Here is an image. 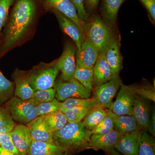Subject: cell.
Here are the masks:
<instances>
[{
    "instance_id": "cell-39",
    "label": "cell",
    "mask_w": 155,
    "mask_h": 155,
    "mask_svg": "<svg viewBox=\"0 0 155 155\" xmlns=\"http://www.w3.org/2000/svg\"><path fill=\"white\" fill-rule=\"evenodd\" d=\"M100 0H84V7L87 14H91L96 10Z\"/></svg>"
},
{
    "instance_id": "cell-1",
    "label": "cell",
    "mask_w": 155,
    "mask_h": 155,
    "mask_svg": "<svg viewBox=\"0 0 155 155\" xmlns=\"http://www.w3.org/2000/svg\"><path fill=\"white\" fill-rule=\"evenodd\" d=\"M36 11L35 0H17L6 24L0 45L1 55L25 38L35 22Z\"/></svg>"
},
{
    "instance_id": "cell-31",
    "label": "cell",
    "mask_w": 155,
    "mask_h": 155,
    "mask_svg": "<svg viewBox=\"0 0 155 155\" xmlns=\"http://www.w3.org/2000/svg\"><path fill=\"white\" fill-rule=\"evenodd\" d=\"M62 103L54 98L52 101L40 104L35 107L38 116H46L61 110Z\"/></svg>"
},
{
    "instance_id": "cell-27",
    "label": "cell",
    "mask_w": 155,
    "mask_h": 155,
    "mask_svg": "<svg viewBox=\"0 0 155 155\" xmlns=\"http://www.w3.org/2000/svg\"><path fill=\"white\" fill-rule=\"evenodd\" d=\"M74 78L90 90L94 88L93 69L76 66Z\"/></svg>"
},
{
    "instance_id": "cell-13",
    "label": "cell",
    "mask_w": 155,
    "mask_h": 155,
    "mask_svg": "<svg viewBox=\"0 0 155 155\" xmlns=\"http://www.w3.org/2000/svg\"><path fill=\"white\" fill-rule=\"evenodd\" d=\"M54 141L51 142L32 140L27 155H72Z\"/></svg>"
},
{
    "instance_id": "cell-34",
    "label": "cell",
    "mask_w": 155,
    "mask_h": 155,
    "mask_svg": "<svg viewBox=\"0 0 155 155\" xmlns=\"http://www.w3.org/2000/svg\"><path fill=\"white\" fill-rule=\"evenodd\" d=\"M134 85V89L136 94L138 96L144 99L155 101V87L148 84Z\"/></svg>"
},
{
    "instance_id": "cell-11",
    "label": "cell",
    "mask_w": 155,
    "mask_h": 155,
    "mask_svg": "<svg viewBox=\"0 0 155 155\" xmlns=\"http://www.w3.org/2000/svg\"><path fill=\"white\" fill-rule=\"evenodd\" d=\"M46 5L55 10L71 19L76 23L84 33L86 22H82L78 16L77 10L70 0H44Z\"/></svg>"
},
{
    "instance_id": "cell-5",
    "label": "cell",
    "mask_w": 155,
    "mask_h": 155,
    "mask_svg": "<svg viewBox=\"0 0 155 155\" xmlns=\"http://www.w3.org/2000/svg\"><path fill=\"white\" fill-rule=\"evenodd\" d=\"M5 108L14 122L22 125H27L38 116L35 107L14 96L5 103Z\"/></svg>"
},
{
    "instance_id": "cell-22",
    "label": "cell",
    "mask_w": 155,
    "mask_h": 155,
    "mask_svg": "<svg viewBox=\"0 0 155 155\" xmlns=\"http://www.w3.org/2000/svg\"><path fill=\"white\" fill-rule=\"evenodd\" d=\"M147 100L137 96L134 105L132 116H133L141 129L147 130L150 119V110Z\"/></svg>"
},
{
    "instance_id": "cell-3",
    "label": "cell",
    "mask_w": 155,
    "mask_h": 155,
    "mask_svg": "<svg viewBox=\"0 0 155 155\" xmlns=\"http://www.w3.org/2000/svg\"><path fill=\"white\" fill-rule=\"evenodd\" d=\"M84 34L97 48L99 53H105L108 48L116 38L110 26L99 15H95L85 23Z\"/></svg>"
},
{
    "instance_id": "cell-12",
    "label": "cell",
    "mask_w": 155,
    "mask_h": 155,
    "mask_svg": "<svg viewBox=\"0 0 155 155\" xmlns=\"http://www.w3.org/2000/svg\"><path fill=\"white\" fill-rule=\"evenodd\" d=\"M99 53L94 45L87 39L76 51V65L85 68L93 69L98 58Z\"/></svg>"
},
{
    "instance_id": "cell-9",
    "label": "cell",
    "mask_w": 155,
    "mask_h": 155,
    "mask_svg": "<svg viewBox=\"0 0 155 155\" xmlns=\"http://www.w3.org/2000/svg\"><path fill=\"white\" fill-rule=\"evenodd\" d=\"M76 49L71 43L65 45L61 57L57 60L59 71H61V80L68 81L74 78L76 68Z\"/></svg>"
},
{
    "instance_id": "cell-40",
    "label": "cell",
    "mask_w": 155,
    "mask_h": 155,
    "mask_svg": "<svg viewBox=\"0 0 155 155\" xmlns=\"http://www.w3.org/2000/svg\"><path fill=\"white\" fill-rule=\"evenodd\" d=\"M146 7L152 19L155 21V0H140Z\"/></svg>"
},
{
    "instance_id": "cell-26",
    "label": "cell",
    "mask_w": 155,
    "mask_h": 155,
    "mask_svg": "<svg viewBox=\"0 0 155 155\" xmlns=\"http://www.w3.org/2000/svg\"><path fill=\"white\" fill-rule=\"evenodd\" d=\"M44 116L48 128L53 133L61 130L68 123L67 117L61 110Z\"/></svg>"
},
{
    "instance_id": "cell-10",
    "label": "cell",
    "mask_w": 155,
    "mask_h": 155,
    "mask_svg": "<svg viewBox=\"0 0 155 155\" xmlns=\"http://www.w3.org/2000/svg\"><path fill=\"white\" fill-rule=\"evenodd\" d=\"M52 11L57 17L62 30L72 39L76 45V51H78L86 38L83 31L71 19L56 10Z\"/></svg>"
},
{
    "instance_id": "cell-33",
    "label": "cell",
    "mask_w": 155,
    "mask_h": 155,
    "mask_svg": "<svg viewBox=\"0 0 155 155\" xmlns=\"http://www.w3.org/2000/svg\"><path fill=\"white\" fill-rule=\"evenodd\" d=\"M114 129V122L113 118L107 114L102 121L93 130L92 134H104L110 132Z\"/></svg>"
},
{
    "instance_id": "cell-32",
    "label": "cell",
    "mask_w": 155,
    "mask_h": 155,
    "mask_svg": "<svg viewBox=\"0 0 155 155\" xmlns=\"http://www.w3.org/2000/svg\"><path fill=\"white\" fill-rule=\"evenodd\" d=\"M93 108H75L63 111L67 117L68 122H80Z\"/></svg>"
},
{
    "instance_id": "cell-8",
    "label": "cell",
    "mask_w": 155,
    "mask_h": 155,
    "mask_svg": "<svg viewBox=\"0 0 155 155\" xmlns=\"http://www.w3.org/2000/svg\"><path fill=\"white\" fill-rule=\"evenodd\" d=\"M137 97L134 85H125L122 84L110 109L111 111L117 115L132 116L134 105Z\"/></svg>"
},
{
    "instance_id": "cell-25",
    "label": "cell",
    "mask_w": 155,
    "mask_h": 155,
    "mask_svg": "<svg viewBox=\"0 0 155 155\" xmlns=\"http://www.w3.org/2000/svg\"><path fill=\"white\" fill-rule=\"evenodd\" d=\"M107 115L105 109L94 108L87 114L82 122L87 129L92 130L102 121Z\"/></svg>"
},
{
    "instance_id": "cell-18",
    "label": "cell",
    "mask_w": 155,
    "mask_h": 155,
    "mask_svg": "<svg viewBox=\"0 0 155 155\" xmlns=\"http://www.w3.org/2000/svg\"><path fill=\"white\" fill-rule=\"evenodd\" d=\"M26 126L29 129L32 140L36 141H54L53 133L48 128L44 116H39Z\"/></svg>"
},
{
    "instance_id": "cell-37",
    "label": "cell",
    "mask_w": 155,
    "mask_h": 155,
    "mask_svg": "<svg viewBox=\"0 0 155 155\" xmlns=\"http://www.w3.org/2000/svg\"><path fill=\"white\" fill-rule=\"evenodd\" d=\"M73 4L76 10L78 16L82 22H86L88 21V15L87 14L84 7V0H70Z\"/></svg>"
},
{
    "instance_id": "cell-29",
    "label": "cell",
    "mask_w": 155,
    "mask_h": 155,
    "mask_svg": "<svg viewBox=\"0 0 155 155\" xmlns=\"http://www.w3.org/2000/svg\"><path fill=\"white\" fill-rule=\"evenodd\" d=\"M56 90L54 88L39 90L34 92L31 98L28 100L31 104L36 107L41 103L52 101L55 98Z\"/></svg>"
},
{
    "instance_id": "cell-19",
    "label": "cell",
    "mask_w": 155,
    "mask_h": 155,
    "mask_svg": "<svg viewBox=\"0 0 155 155\" xmlns=\"http://www.w3.org/2000/svg\"><path fill=\"white\" fill-rule=\"evenodd\" d=\"M105 110L107 114L110 115L114 120V129L121 134L132 133L142 129L133 116L117 115L114 114L110 109Z\"/></svg>"
},
{
    "instance_id": "cell-35",
    "label": "cell",
    "mask_w": 155,
    "mask_h": 155,
    "mask_svg": "<svg viewBox=\"0 0 155 155\" xmlns=\"http://www.w3.org/2000/svg\"><path fill=\"white\" fill-rule=\"evenodd\" d=\"M14 0H0V36L3 27L8 22L9 10Z\"/></svg>"
},
{
    "instance_id": "cell-2",
    "label": "cell",
    "mask_w": 155,
    "mask_h": 155,
    "mask_svg": "<svg viewBox=\"0 0 155 155\" xmlns=\"http://www.w3.org/2000/svg\"><path fill=\"white\" fill-rule=\"evenodd\" d=\"M92 130L87 129L81 121L68 122L61 130L53 133L54 141L70 153L89 149Z\"/></svg>"
},
{
    "instance_id": "cell-23",
    "label": "cell",
    "mask_w": 155,
    "mask_h": 155,
    "mask_svg": "<svg viewBox=\"0 0 155 155\" xmlns=\"http://www.w3.org/2000/svg\"><path fill=\"white\" fill-rule=\"evenodd\" d=\"M105 56L114 76H119L122 68V57L120 51L119 40L115 38L108 48Z\"/></svg>"
},
{
    "instance_id": "cell-6",
    "label": "cell",
    "mask_w": 155,
    "mask_h": 155,
    "mask_svg": "<svg viewBox=\"0 0 155 155\" xmlns=\"http://www.w3.org/2000/svg\"><path fill=\"white\" fill-rule=\"evenodd\" d=\"M56 90L55 98L61 102L69 98H90L91 91L84 86L78 81L73 78L68 81L59 80L54 86Z\"/></svg>"
},
{
    "instance_id": "cell-43",
    "label": "cell",
    "mask_w": 155,
    "mask_h": 155,
    "mask_svg": "<svg viewBox=\"0 0 155 155\" xmlns=\"http://www.w3.org/2000/svg\"><path fill=\"white\" fill-rule=\"evenodd\" d=\"M0 155H18L3 149L0 147Z\"/></svg>"
},
{
    "instance_id": "cell-21",
    "label": "cell",
    "mask_w": 155,
    "mask_h": 155,
    "mask_svg": "<svg viewBox=\"0 0 155 155\" xmlns=\"http://www.w3.org/2000/svg\"><path fill=\"white\" fill-rule=\"evenodd\" d=\"M126 0H101V12L103 20L111 28L116 24L118 11Z\"/></svg>"
},
{
    "instance_id": "cell-36",
    "label": "cell",
    "mask_w": 155,
    "mask_h": 155,
    "mask_svg": "<svg viewBox=\"0 0 155 155\" xmlns=\"http://www.w3.org/2000/svg\"><path fill=\"white\" fill-rule=\"evenodd\" d=\"M0 147L8 151L17 155H21L13 143L10 133L0 134Z\"/></svg>"
},
{
    "instance_id": "cell-15",
    "label": "cell",
    "mask_w": 155,
    "mask_h": 155,
    "mask_svg": "<svg viewBox=\"0 0 155 155\" xmlns=\"http://www.w3.org/2000/svg\"><path fill=\"white\" fill-rule=\"evenodd\" d=\"M28 72L16 69L12 75L15 85L14 96L24 101L30 99L34 92L29 84Z\"/></svg>"
},
{
    "instance_id": "cell-7",
    "label": "cell",
    "mask_w": 155,
    "mask_h": 155,
    "mask_svg": "<svg viewBox=\"0 0 155 155\" xmlns=\"http://www.w3.org/2000/svg\"><path fill=\"white\" fill-rule=\"evenodd\" d=\"M122 84L119 76H114L110 80L96 88L91 98L95 107L110 110L114 104L113 98Z\"/></svg>"
},
{
    "instance_id": "cell-30",
    "label": "cell",
    "mask_w": 155,
    "mask_h": 155,
    "mask_svg": "<svg viewBox=\"0 0 155 155\" xmlns=\"http://www.w3.org/2000/svg\"><path fill=\"white\" fill-rule=\"evenodd\" d=\"M95 108L94 103L92 99H87L78 98H69L62 102L61 110L63 112L65 110L75 108Z\"/></svg>"
},
{
    "instance_id": "cell-38",
    "label": "cell",
    "mask_w": 155,
    "mask_h": 155,
    "mask_svg": "<svg viewBox=\"0 0 155 155\" xmlns=\"http://www.w3.org/2000/svg\"><path fill=\"white\" fill-rule=\"evenodd\" d=\"M15 124V122L12 119L8 111L5 108L0 105V127Z\"/></svg>"
},
{
    "instance_id": "cell-4",
    "label": "cell",
    "mask_w": 155,
    "mask_h": 155,
    "mask_svg": "<svg viewBox=\"0 0 155 155\" xmlns=\"http://www.w3.org/2000/svg\"><path fill=\"white\" fill-rule=\"evenodd\" d=\"M59 72L57 60L50 64L41 63L28 71L31 87L34 91L52 88Z\"/></svg>"
},
{
    "instance_id": "cell-42",
    "label": "cell",
    "mask_w": 155,
    "mask_h": 155,
    "mask_svg": "<svg viewBox=\"0 0 155 155\" xmlns=\"http://www.w3.org/2000/svg\"><path fill=\"white\" fill-rule=\"evenodd\" d=\"M104 150L106 152L107 155H123L119 152L117 151L114 147L106 149Z\"/></svg>"
},
{
    "instance_id": "cell-41",
    "label": "cell",
    "mask_w": 155,
    "mask_h": 155,
    "mask_svg": "<svg viewBox=\"0 0 155 155\" xmlns=\"http://www.w3.org/2000/svg\"><path fill=\"white\" fill-rule=\"evenodd\" d=\"M155 110L154 109L151 114L150 119L148 126L147 130L150 134L151 135L154 137L155 136Z\"/></svg>"
},
{
    "instance_id": "cell-28",
    "label": "cell",
    "mask_w": 155,
    "mask_h": 155,
    "mask_svg": "<svg viewBox=\"0 0 155 155\" xmlns=\"http://www.w3.org/2000/svg\"><path fill=\"white\" fill-rule=\"evenodd\" d=\"M14 83L7 79L0 70V105L5 104L13 97Z\"/></svg>"
},
{
    "instance_id": "cell-14",
    "label": "cell",
    "mask_w": 155,
    "mask_h": 155,
    "mask_svg": "<svg viewBox=\"0 0 155 155\" xmlns=\"http://www.w3.org/2000/svg\"><path fill=\"white\" fill-rule=\"evenodd\" d=\"M11 140L21 155H27L32 141L28 127L19 124L15 125L10 132Z\"/></svg>"
},
{
    "instance_id": "cell-24",
    "label": "cell",
    "mask_w": 155,
    "mask_h": 155,
    "mask_svg": "<svg viewBox=\"0 0 155 155\" xmlns=\"http://www.w3.org/2000/svg\"><path fill=\"white\" fill-rule=\"evenodd\" d=\"M138 155H155L154 138L145 129L140 130Z\"/></svg>"
},
{
    "instance_id": "cell-16",
    "label": "cell",
    "mask_w": 155,
    "mask_h": 155,
    "mask_svg": "<svg viewBox=\"0 0 155 155\" xmlns=\"http://www.w3.org/2000/svg\"><path fill=\"white\" fill-rule=\"evenodd\" d=\"M139 132L122 134L114 147L123 155H138Z\"/></svg>"
},
{
    "instance_id": "cell-20",
    "label": "cell",
    "mask_w": 155,
    "mask_h": 155,
    "mask_svg": "<svg viewBox=\"0 0 155 155\" xmlns=\"http://www.w3.org/2000/svg\"><path fill=\"white\" fill-rule=\"evenodd\" d=\"M122 135V134L115 129L106 134H92L91 137L89 149L104 150L106 149L114 147Z\"/></svg>"
},
{
    "instance_id": "cell-17",
    "label": "cell",
    "mask_w": 155,
    "mask_h": 155,
    "mask_svg": "<svg viewBox=\"0 0 155 155\" xmlns=\"http://www.w3.org/2000/svg\"><path fill=\"white\" fill-rule=\"evenodd\" d=\"M94 87L95 89L110 80L114 75L106 61L105 53L99 55L93 68Z\"/></svg>"
}]
</instances>
